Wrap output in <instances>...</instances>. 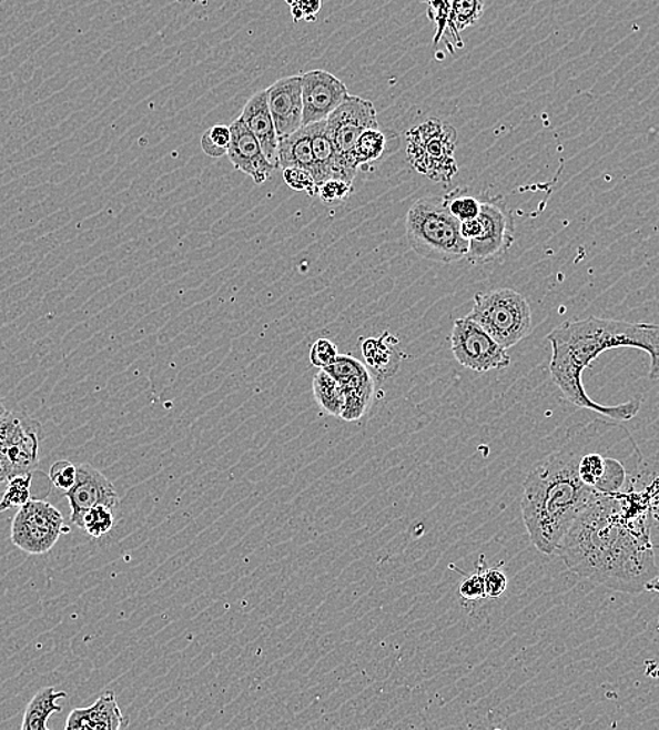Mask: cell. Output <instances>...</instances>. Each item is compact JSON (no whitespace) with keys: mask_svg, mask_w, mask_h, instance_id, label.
Returning <instances> with one entry per match:
<instances>
[{"mask_svg":"<svg viewBox=\"0 0 659 730\" xmlns=\"http://www.w3.org/2000/svg\"><path fill=\"white\" fill-rule=\"evenodd\" d=\"M452 353L460 365L476 373L505 369L511 365L507 348L488 335L469 316L456 320L450 335Z\"/></svg>","mask_w":659,"mask_h":730,"instance_id":"cell-10","label":"cell"},{"mask_svg":"<svg viewBox=\"0 0 659 730\" xmlns=\"http://www.w3.org/2000/svg\"><path fill=\"white\" fill-rule=\"evenodd\" d=\"M285 2L288 3L290 7H291V4H294V3H295V0H285Z\"/></svg>","mask_w":659,"mask_h":730,"instance_id":"cell-42","label":"cell"},{"mask_svg":"<svg viewBox=\"0 0 659 730\" xmlns=\"http://www.w3.org/2000/svg\"><path fill=\"white\" fill-rule=\"evenodd\" d=\"M307 129H310L313 159H315L317 186L328 179L344 180L342 163H339L336 148L330 139L326 120L307 125Z\"/></svg>","mask_w":659,"mask_h":730,"instance_id":"cell-20","label":"cell"},{"mask_svg":"<svg viewBox=\"0 0 659 730\" xmlns=\"http://www.w3.org/2000/svg\"><path fill=\"white\" fill-rule=\"evenodd\" d=\"M636 494L604 495L572 524L556 554L567 568L609 589L639 595L656 578L648 507Z\"/></svg>","mask_w":659,"mask_h":730,"instance_id":"cell-1","label":"cell"},{"mask_svg":"<svg viewBox=\"0 0 659 730\" xmlns=\"http://www.w3.org/2000/svg\"><path fill=\"white\" fill-rule=\"evenodd\" d=\"M65 496L71 505V521L74 526H79L84 513L94 506L105 505L114 510L120 506V497L114 485L89 464L78 465L77 483Z\"/></svg>","mask_w":659,"mask_h":730,"instance_id":"cell-14","label":"cell"},{"mask_svg":"<svg viewBox=\"0 0 659 730\" xmlns=\"http://www.w3.org/2000/svg\"><path fill=\"white\" fill-rule=\"evenodd\" d=\"M646 591L658 592V595H659V576L658 575L656 576V578H652L650 581H647ZM658 632H659V626H658Z\"/></svg>","mask_w":659,"mask_h":730,"instance_id":"cell-40","label":"cell"},{"mask_svg":"<svg viewBox=\"0 0 659 730\" xmlns=\"http://www.w3.org/2000/svg\"><path fill=\"white\" fill-rule=\"evenodd\" d=\"M478 219L483 225L481 234L469 242L466 258L472 264L497 261L508 252L515 241L513 215L501 195L483 199Z\"/></svg>","mask_w":659,"mask_h":730,"instance_id":"cell-11","label":"cell"},{"mask_svg":"<svg viewBox=\"0 0 659 730\" xmlns=\"http://www.w3.org/2000/svg\"><path fill=\"white\" fill-rule=\"evenodd\" d=\"M419 2H428V0H419Z\"/></svg>","mask_w":659,"mask_h":730,"instance_id":"cell-43","label":"cell"},{"mask_svg":"<svg viewBox=\"0 0 659 730\" xmlns=\"http://www.w3.org/2000/svg\"><path fill=\"white\" fill-rule=\"evenodd\" d=\"M353 192V183L343 179H328L317 186V195L326 205L343 203Z\"/></svg>","mask_w":659,"mask_h":730,"instance_id":"cell-31","label":"cell"},{"mask_svg":"<svg viewBox=\"0 0 659 730\" xmlns=\"http://www.w3.org/2000/svg\"><path fill=\"white\" fill-rule=\"evenodd\" d=\"M313 394L322 409L334 417H342L344 409V393L337 379L326 369H321L313 378Z\"/></svg>","mask_w":659,"mask_h":730,"instance_id":"cell-25","label":"cell"},{"mask_svg":"<svg viewBox=\"0 0 659 730\" xmlns=\"http://www.w3.org/2000/svg\"><path fill=\"white\" fill-rule=\"evenodd\" d=\"M69 531L71 528L55 506L45 500L31 499L16 513L10 538L26 554L44 555Z\"/></svg>","mask_w":659,"mask_h":730,"instance_id":"cell-8","label":"cell"},{"mask_svg":"<svg viewBox=\"0 0 659 730\" xmlns=\"http://www.w3.org/2000/svg\"><path fill=\"white\" fill-rule=\"evenodd\" d=\"M231 140V126L216 124L202 135L201 148L211 158H222L230 150Z\"/></svg>","mask_w":659,"mask_h":730,"instance_id":"cell-30","label":"cell"},{"mask_svg":"<svg viewBox=\"0 0 659 730\" xmlns=\"http://www.w3.org/2000/svg\"><path fill=\"white\" fill-rule=\"evenodd\" d=\"M285 183L292 190L300 193H307L310 195H317V183L315 178L310 171L302 168H285L284 169Z\"/></svg>","mask_w":659,"mask_h":730,"instance_id":"cell-35","label":"cell"},{"mask_svg":"<svg viewBox=\"0 0 659 730\" xmlns=\"http://www.w3.org/2000/svg\"><path fill=\"white\" fill-rule=\"evenodd\" d=\"M446 207L449 213L460 222L475 220L481 210V200L473 197L462 189L452 190L450 193L444 195Z\"/></svg>","mask_w":659,"mask_h":730,"instance_id":"cell-27","label":"cell"},{"mask_svg":"<svg viewBox=\"0 0 659 730\" xmlns=\"http://www.w3.org/2000/svg\"><path fill=\"white\" fill-rule=\"evenodd\" d=\"M129 724L121 712L114 691H104L93 706L77 708L69 713L65 728L89 730H119Z\"/></svg>","mask_w":659,"mask_h":730,"instance_id":"cell-18","label":"cell"},{"mask_svg":"<svg viewBox=\"0 0 659 730\" xmlns=\"http://www.w3.org/2000/svg\"><path fill=\"white\" fill-rule=\"evenodd\" d=\"M579 458L577 453L561 449L526 476L520 507L530 541L541 554L555 555L577 518L604 496L582 483Z\"/></svg>","mask_w":659,"mask_h":730,"instance_id":"cell-3","label":"cell"},{"mask_svg":"<svg viewBox=\"0 0 659 730\" xmlns=\"http://www.w3.org/2000/svg\"><path fill=\"white\" fill-rule=\"evenodd\" d=\"M326 372L337 379L344 393V409L342 419L359 420L368 410L375 393V381L359 359L338 354Z\"/></svg>","mask_w":659,"mask_h":730,"instance_id":"cell-12","label":"cell"},{"mask_svg":"<svg viewBox=\"0 0 659 730\" xmlns=\"http://www.w3.org/2000/svg\"><path fill=\"white\" fill-rule=\"evenodd\" d=\"M241 119L247 129L256 136L265 158L280 169L278 135H276L273 115L268 105L267 89L258 90L254 97L249 99L242 111Z\"/></svg>","mask_w":659,"mask_h":730,"instance_id":"cell-17","label":"cell"},{"mask_svg":"<svg viewBox=\"0 0 659 730\" xmlns=\"http://www.w3.org/2000/svg\"><path fill=\"white\" fill-rule=\"evenodd\" d=\"M278 158L281 169H306L315 178V159H313L312 141L307 125H303L302 129L295 131L294 134L285 136V139H280Z\"/></svg>","mask_w":659,"mask_h":730,"instance_id":"cell-22","label":"cell"},{"mask_svg":"<svg viewBox=\"0 0 659 730\" xmlns=\"http://www.w3.org/2000/svg\"><path fill=\"white\" fill-rule=\"evenodd\" d=\"M428 19L437 26V33L434 37V44H438L444 39L448 30L452 0H428Z\"/></svg>","mask_w":659,"mask_h":730,"instance_id":"cell-33","label":"cell"},{"mask_svg":"<svg viewBox=\"0 0 659 730\" xmlns=\"http://www.w3.org/2000/svg\"><path fill=\"white\" fill-rule=\"evenodd\" d=\"M552 348L550 374L552 383L574 406L597 412L618 422L635 419L641 402L631 399L620 405H600L589 398L582 374L600 354L614 348L631 347L650 354V378L659 381V325L602 320L591 316L562 322L547 335Z\"/></svg>","mask_w":659,"mask_h":730,"instance_id":"cell-2","label":"cell"},{"mask_svg":"<svg viewBox=\"0 0 659 730\" xmlns=\"http://www.w3.org/2000/svg\"><path fill=\"white\" fill-rule=\"evenodd\" d=\"M605 470V457L599 453H589L581 455L578 464V473L581 476L582 483L592 486L599 483L602 478Z\"/></svg>","mask_w":659,"mask_h":730,"instance_id":"cell-32","label":"cell"},{"mask_svg":"<svg viewBox=\"0 0 659 730\" xmlns=\"http://www.w3.org/2000/svg\"><path fill=\"white\" fill-rule=\"evenodd\" d=\"M31 480L33 473L21 474L9 480L0 499V513L24 506L31 500Z\"/></svg>","mask_w":659,"mask_h":730,"instance_id":"cell-28","label":"cell"},{"mask_svg":"<svg viewBox=\"0 0 659 730\" xmlns=\"http://www.w3.org/2000/svg\"><path fill=\"white\" fill-rule=\"evenodd\" d=\"M295 4L300 8L303 20H306L307 23L316 21L317 14L322 10V0H295Z\"/></svg>","mask_w":659,"mask_h":730,"instance_id":"cell-39","label":"cell"},{"mask_svg":"<svg viewBox=\"0 0 659 730\" xmlns=\"http://www.w3.org/2000/svg\"><path fill=\"white\" fill-rule=\"evenodd\" d=\"M326 124L342 163L343 178L353 183L358 172L353 163L354 146L365 130L379 126L375 104L371 100L349 94L345 102L328 115Z\"/></svg>","mask_w":659,"mask_h":730,"instance_id":"cell-9","label":"cell"},{"mask_svg":"<svg viewBox=\"0 0 659 730\" xmlns=\"http://www.w3.org/2000/svg\"><path fill=\"white\" fill-rule=\"evenodd\" d=\"M276 135L285 139L303 126L302 75L280 79L267 89Z\"/></svg>","mask_w":659,"mask_h":730,"instance_id":"cell-15","label":"cell"},{"mask_svg":"<svg viewBox=\"0 0 659 730\" xmlns=\"http://www.w3.org/2000/svg\"><path fill=\"white\" fill-rule=\"evenodd\" d=\"M114 524L115 510L109 506L99 505L84 513L78 527L87 531L90 537L98 539L113 530Z\"/></svg>","mask_w":659,"mask_h":730,"instance_id":"cell-26","label":"cell"},{"mask_svg":"<svg viewBox=\"0 0 659 730\" xmlns=\"http://www.w3.org/2000/svg\"><path fill=\"white\" fill-rule=\"evenodd\" d=\"M406 231L413 251L428 261L459 262L469 252V241L460 234V221L449 213L444 197L417 200L408 210Z\"/></svg>","mask_w":659,"mask_h":730,"instance_id":"cell-4","label":"cell"},{"mask_svg":"<svg viewBox=\"0 0 659 730\" xmlns=\"http://www.w3.org/2000/svg\"><path fill=\"white\" fill-rule=\"evenodd\" d=\"M7 412H8V407L7 405H4V401L0 398V416H3L4 414H7Z\"/></svg>","mask_w":659,"mask_h":730,"instance_id":"cell-41","label":"cell"},{"mask_svg":"<svg viewBox=\"0 0 659 730\" xmlns=\"http://www.w3.org/2000/svg\"><path fill=\"white\" fill-rule=\"evenodd\" d=\"M483 559H485V557H481L476 572L466 576L464 581H462L459 587L462 599L467 601L486 599L485 578H483V566H485V562H483Z\"/></svg>","mask_w":659,"mask_h":730,"instance_id":"cell-37","label":"cell"},{"mask_svg":"<svg viewBox=\"0 0 659 730\" xmlns=\"http://www.w3.org/2000/svg\"><path fill=\"white\" fill-rule=\"evenodd\" d=\"M407 161L435 183H449L459 172L455 159L458 132L448 123L430 119L407 132Z\"/></svg>","mask_w":659,"mask_h":730,"instance_id":"cell-6","label":"cell"},{"mask_svg":"<svg viewBox=\"0 0 659 730\" xmlns=\"http://www.w3.org/2000/svg\"><path fill=\"white\" fill-rule=\"evenodd\" d=\"M480 325L504 348H513L534 329L528 300L518 291L499 288L475 296L467 315Z\"/></svg>","mask_w":659,"mask_h":730,"instance_id":"cell-5","label":"cell"},{"mask_svg":"<svg viewBox=\"0 0 659 730\" xmlns=\"http://www.w3.org/2000/svg\"><path fill=\"white\" fill-rule=\"evenodd\" d=\"M398 145H401V139L396 132L381 129V125L365 130L354 146L355 169L359 171L361 168L384 161L385 158L398 150Z\"/></svg>","mask_w":659,"mask_h":730,"instance_id":"cell-19","label":"cell"},{"mask_svg":"<svg viewBox=\"0 0 659 730\" xmlns=\"http://www.w3.org/2000/svg\"><path fill=\"white\" fill-rule=\"evenodd\" d=\"M40 432V423L23 412L0 416V486L39 467Z\"/></svg>","mask_w":659,"mask_h":730,"instance_id":"cell-7","label":"cell"},{"mask_svg":"<svg viewBox=\"0 0 659 730\" xmlns=\"http://www.w3.org/2000/svg\"><path fill=\"white\" fill-rule=\"evenodd\" d=\"M78 476V465L62 459V462H57L51 465L50 473H48V478H50L51 484L55 486L57 489L67 491L72 489L74 483H77Z\"/></svg>","mask_w":659,"mask_h":730,"instance_id":"cell-34","label":"cell"},{"mask_svg":"<svg viewBox=\"0 0 659 730\" xmlns=\"http://www.w3.org/2000/svg\"><path fill=\"white\" fill-rule=\"evenodd\" d=\"M626 469L619 459L605 457L602 478L595 485L600 495H618L625 488Z\"/></svg>","mask_w":659,"mask_h":730,"instance_id":"cell-29","label":"cell"},{"mask_svg":"<svg viewBox=\"0 0 659 730\" xmlns=\"http://www.w3.org/2000/svg\"><path fill=\"white\" fill-rule=\"evenodd\" d=\"M68 697L65 691H58L55 687H44L34 696L26 708L23 730H48V719L52 713H61L63 708L60 700Z\"/></svg>","mask_w":659,"mask_h":730,"instance_id":"cell-23","label":"cell"},{"mask_svg":"<svg viewBox=\"0 0 659 730\" xmlns=\"http://www.w3.org/2000/svg\"><path fill=\"white\" fill-rule=\"evenodd\" d=\"M230 126L232 140L226 155L230 158L232 165L235 166L237 171L252 178L253 182L256 184L267 182L271 174H273L276 169L273 163H270L268 159L265 158L262 145H260L256 136L250 132L241 118L233 121Z\"/></svg>","mask_w":659,"mask_h":730,"instance_id":"cell-16","label":"cell"},{"mask_svg":"<svg viewBox=\"0 0 659 730\" xmlns=\"http://www.w3.org/2000/svg\"><path fill=\"white\" fill-rule=\"evenodd\" d=\"M485 14V0H452V12L448 33L454 39V45L462 49L464 41L460 31L472 28Z\"/></svg>","mask_w":659,"mask_h":730,"instance_id":"cell-24","label":"cell"},{"mask_svg":"<svg viewBox=\"0 0 659 730\" xmlns=\"http://www.w3.org/2000/svg\"><path fill=\"white\" fill-rule=\"evenodd\" d=\"M398 338L385 332L379 338H366L363 343V356L365 363L372 372L376 373L377 378L386 379L393 377L397 373L398 352L396 346Z\"/></svg>","mask_w":659,"mask_h":730,"instance_id":"cell-21","label":"cell"},{"mask_svg":"<svg viewBox=\"0 0 659 730\" xmlns=\"http://www.w3.org/2000/svg\"><path fill=\"white\" fill-rule=\"evenodd\" d=\"M349 97L347 87L333 73L315 70L302 75L303 125L327 120Z\"/></svg>","mask_w":659,"mask_h":730,"instance_id":"cell-13","label":"cell"},{"mask_svg":"<svg viewBox=\"0 0 659 730\" xmlns=\"http://www.w3.org/2000/svg\"><path fill=\"white\" fill-rule=\"evenodd\" d=\"M483 578H485L486 599H498L507 590L508 579L501 569L483 570Z\"/></svg>","mask_w":659,"mask_h":730,"instance_id":"cell-38","label":"cell"},{"mask_svg":"<svg viewBox=\"0 0 659 730\" xmlns=\"http://www.w3.org/2000/svg\"><path fill=\"white\" fill-rule=\"evenodd\" d=\"M338 357V348L332 341L326 337L318 338L311 348V363L313 367L318 369H326L336 362Z\"/></svg>","mask_w":659,"mask_h":730,"instance_id":"cell-36","label":"cell"}]
</instances>
